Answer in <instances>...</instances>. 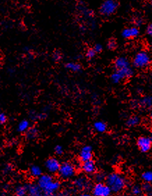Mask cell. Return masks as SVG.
Instances as JSON below:
<instances>
[{
	"instance_id": "5bb4252c",
	"label": "cell",
	"mask_w": 152,
	"mask_h": 196,
	"mask_svg": "<svg viewBox=\"0 0 152 196\" xmlns=\"http://www.w3.org/2000/svg\"><path fill=\"white\" fill-rule=\"evenodd\" d=\"M130 66V62L126 57H119L115 61V67L117 70Z\"/></svg>"
},
{
	"instance_id": "60d3db41",
	"label": "cell",
	"mask_w": 152,
	"mask_h": 196,
	"mask_svg": "<svg viewBox=\"0 0 152 196\" xmlns=\"http://www.w3.org/2000/svg\"><path fill=\"white\" fill-rule=\"evenodd\" d=\"M0 65H1V60H0Z\"/></svg>"
},
{
	"instance_id": "52a82bcc",
	"label": "cell",
	"mask_w": 152,
	"mask_h": 196,
	"mask_svg": "<svg viewBox=\"0 0 152 196\" xmlns=\"http://www.w3.org/2000/svg\"><path fill=\"white\" fill-rule=\"evenodd\" d=\"M73 186L78 191H86L91 189V182L84 175H79L73 181Z\"/></svg>"
},
{
	"instance_id": "1f68e13d",
	"label": "cell",
	"mask_w": 152,
	"mask_h": 196,
	"mask_svg": "<svg viewBox=\"0 0 152 196\" xmlns=\"http://www.w3.org/2000/svg\"><path fill=\"white\" fill-rule=\"evenodd\" d=\"M116 47H117V43H116L115 40H111L109 41V43L108 44V47L109 48V49H111V50L115 49L116 48Z\"/></svg>"
},
{
	"instance_id": "7402d4cb",
	"label": "cell",
	"mask_w": 152,
	"mask_h": 196,
	"mask_svg": "<svg viewBox=\"0 0 152 196\" xmlns=\"http://www.w3.org/2000/svg\"><path fill=\"white\" fill-rule=\"evenodd\" d=\"M66 67L67 69L73 71V72H79L80 69H81V66H80V64L73 63V62L68 63L66 65Z\"/></svg>"
},
{
	"instance_id": "7a4b0ae2",
	"label": "cell",
	"mask_w": 152,
	"mask_h": 196,
	"mask_svg": "<svg viewBox=\"0 0 152 196\" xmlns=\"http://www.w3.org/2000/svg\"><path fill=\"white\" fill-rule=\"evenodd\" d=\"M106 184L108 185L112 193L120 194L126 188L127 181L123 175L119 173H112L105 178Z\"/></svg>"
},
{
	"instance_id": "ac0fdd59",
	"label": "cell",
	"mask_w": 152,
	"mask_h": 196,
	"mask_svg": "<svg viewBox=\"0 0 152 196\" xmlns=\"http://www.w3.org/2000/svg\"><path fill=\"white\" fill-rule=\"evenodd\" d=\"M94 127L96 132L99 133H104L107 130V124L103 121H97L94 124Z\"/></svg>"
},
{
	"instance_id": "44dd1931",
	"label": "cell",
	"mask_w": 152,
	"mask_h": 196,
	"mask_svg": "<svg viewBox=\"0 0 152 196\" xmlns=\"http://www.w3.org/2000/svg\"><path fill=\"white\" fill-rule=\"evenodd\" d=\"M27 188L26 185L17 186L15 189V194L16 196H24L26 195Z\"/></svg>"
},
{
	"instance_id": "603a6c76",
	"label": "cell",
	"mask_w": 152,
	"mask_h": 196,
	"mask_svg": "<svg viewBox=\"0 0 152 196\" xmlns=\"http://www.w3.org/2000/svg\"><path fill=\"white\" fill-rule=\"evenodd\" d=\"M140 104L142 106H145V107H147V108L151 107V104H152L151 97L150 96L144 97L143 99L141 100Z\"/></svg>"
},
{
	"instance_id": "e575fe53",
	"label": "cell",
	"mask_w": 152,
	"mask_h": 196,
	"mask_svg": "<svg viewBox=\"0 0 152 196\" xmlns=\"http://www.w3.org/2000/svg\"><path fill=\"white\" fill-rule=\"evenodd\" d=\"M102 49H103V47L100 44H96V45L94 46V50L95 52H96V53L101 52V51H102Z\"/></svg>"
},
{
	"instance_id": "2e32d148",
	"label": "cell",
	"mask_w": 152,
	"mask_h": 196,
	"mask_svg": "<svg viewBox=\"0 0 152 196\" xmlns=\"http://www.w3.org/2000/svg\"><path fill=\"white\" fill-rule=\"evenodd\" d=\"M117 72L120 74L122 79L129 78L133 75V70L130 66L123 68V69L117 70Z\"/></svg>"
},
{
	"instance_id": "4dcf8cb0",
	"label": "cell",
	"mask_w": 152,
	"mask_h": 196,
	"mask_svg": "<svg viewBox=\"0 0 152 196\" xmlns=\"http://www.w3.org/2000/svg\"><path fill=\"white\" fill-rule=\"evenodd\" d=\"M55 152L57 155H61L64 152V149L61 145H56L55 147Z\"/></svg>"
},
{
	"instance_id": "7bdbcfd3",
	"label": "cell",
	"mask_w": 152,
	"mask_h": 196,
	"mask_svg": "<svg viewBox=\"0 0 152 196\" xmlns=\"http://www.w3.org/2000/svg\"><path fill=\"white\" fill-rule=\"evenodd\" d=\"M132 196H133V195H132Z\"/></svg>"
},
{
	"instance_id": "30bf717a",
	"label": "cell",
	"mask_w": 152,
	"mask_h": 196,
	"mask_svg": "<svg viewBox=\"0 0 152 196\" xmlns=\"http://www.w3.org/2000/svg\"><path fill=\"white\" fill-rule=\"evenodd\" d=\"M93 157V150L91 145H85L83 146L79 154V159L82 162L92 159Z\"/></svg>"
},
{
	"instance_id": "ba28073f",
	"label": "cell",
	"mask_w": 152,
	"mask_h": 196,
	"mask_svg": "<svg viewBox=\"0 0 152 196\" xmlns=\"http://www.w3.org/2000/svg\"><path fill=\"white\" fill-rule=\"evenodd\" d=\"M137 145L142 152H148L151 149L152 138L150 136H140L137 141Z\"/></svg>"
},
{
	"instance_id": "ffe728a7",
	"label": "cell",
	"mask_w": 152,
	"mask_h": 196,
	"mask_svg": "<svg viewBox=\"0 0 152 196\" xmlns=\"http://www.w3.org/2000/svg\"><path fill=\"white\" fill-rule=\"evenodd\" d=\"M140 123V118L137 115H133L129 118L126 121V124L129 127H135Z\"/></svg>"
},
{
	"instance_id": "b9f144b4",
	"label": "cell",
	"mask_w": 152,
	"mask_h": 196,
	"mask_svg": "<svg viewBox=\"0 0 152 196\" xmlns=\"http://www.w3.org/2000/svg\"><path fill=\"white\" fill-rule=\"evenodd\" d=\"M24 196H29V195H24Z\"/></svg>"
},
{
	"instance_id": "8d00e7d4",
	"label": "cell",
	"mask_w": 152,
	"mask_h": 196,
	"mask_svg": "<svg viewBox=\"0 0 152 196\" xmlns=\"http://www.w3.org/2000/svg\"><path fill=\"white\" fill-rule=\"evenodd\" d=\"M46 116L47 115L46 114H40L37 115V118H38V119H40V120H43L46 118Z\"/></svg>"
},
{
	"instance_id": "d4e9b609",
	"label": "cell",
	"mask_w": 152,
	"mask_h": 196,
	"mask_svg": "<svg viewBox=\"0 0 152 196\" xmlns=\"http://www.w3.org/2000/svg\"><path fill=\"white\" fill-rule=\"evenodd\" d=\"M131 193L133 196H139L142 194V190L140 186L134 185L131 189Z\"/></svg>"
},
{
	"instance_id": "9a60e30c",
	"label": "cell",
	"mask_w": 152,
	"mask_h": 196,
	"mask_svg": "<svg viewBox=\"0 0 152 196\" xmlns=\"http://www.w3.org/2000/svg\"><path fill=\"white\" fill-rule=\"evenodd\" d=\"M38 136V130L37 127H33L29 128L26 132V138L29 141H33L37 138Z\"/></svg>"
},
{
	"instance_id": "6da1fadb",
	"label": "cell",
	"mask_w": 152,
	"mask_h": 196,
	"mask_svg": "<svg viewBox=\"0 0 152 196\" xmlns=\"http://www.w3.org/2000/svg\"><path fill=\"white\" fill-rule=\"evenodd\" d=\"M37 184L46 196L56 194L61 186L59 181L55 180L52 176L48 174L41 175L38 178Z\"/></svg>"
},
{
	"instance_id": "3957f363",
	"label": "cell",
	"mask_w": 152,
	"mask_h": 196,
	"mask_svg": "<svg viewBox=\"0 0 152 196\" xmlns=\"http://www.w3.org/2000/svg\"><path fill=\"white\" fill-rule=\"evenodd\" d=\"M57 173L61 179L68 180L75 176L76 173V168L73 163L66 161L60 164Z\"/></svg>"
},
{
	"instance_id": "83f0119b",
	"label": "cell",
	"mask_w": 152,
	"mask_h": 196,
	"mask_svg": "<svg viewBox=\"0 0 152 196\" xmlns=\"http://www.w3.org/2000/svg\"><path fill=\"white\" fill-rule=\"evenodd\" d=\"M141 188H142V191H145V193H146V194H151L152 186H151V183L145 182V184L142 185Z\"/></svg>"
},
{
	"instance_id": "484cf974",
	"label": "cell",
	"mask_w": 152,
	"mask_h": 196,
	"mask_svg": "<svg viewBox=\"0 0 152 196\" xmlns=\"http://www.w3.org/2000/svg\"><path fill=\"white\" fill-rule=\"evenodd\" d=\"M121 79H122L121 75L118 72H114L111 75V80H112V82L114 83V84H117V83H120Z\"/></svg>"
},
{
	"instance_id": "d6986e66",
	"label": "cell",
	"mask_w": 152,
	"mask_h": 196,
	"mask_svg": "<svg viewBox=\"0 0 152 196\" xmlns=\"http://www.w3.org/2000/svg\"><path fill=\"white\" fill-rule=\"evenodd\" d=\"M30 123L27 120H23L20 122V123L17 125V131L19 132H26L29 128Z\"/></svg>"
},
{
	"instance_id": "8fae6325",
	"label": "cell",
	"mask_w": 152,
	"mask_h": 196,
	"mask_svg": "<svg viewBox=\"0 0 152 196\" xmlns=\"http://www.w3.org/2000/svg\"><path fill=\"white\" fill-rule=\"evenodd\" d=\"M81 170H82L83 173H85V174L87 175L94 174L96 171V163H95L94 161H93L92 159L82 162Z\"/></svg>"
},
{
	"instance_id": "4316f807",
	"label": "cell",
	"mask_w": 152,
	"mask_h": 196,
	"mask_svg": "<svg viewBox=\"0 0 152 196\" xmlns=\"http://www.w3.org/2000/svg\"><path fill=\"white\" fill-rule=\"evenodd\" d=\"M105 175L103 173H98L94 175V180L96 181L97 183L103 182L105 180Z\"/></svg>"
},
{
	"instance_id": "f35d334b",
	"label": "cell",
	"mask_w": 152,
	"mask_h": 196,
	"mask_svg": "<svg viewBox=\"0 0 152 196\" xmlns=\"http://www.w3.org/2000/svg\"><path fill=\"white\" fill-rule=\"evenodd\" d=\"M4 170H6L5 173H7V172H10L11 170V167L10 166H7L5 167Z\"/></svg>"
},
{
	"instance_id": "f546056e",
	"label": "cell",
	"mask_w": 152,
	"mask_h": 196,
	"mask_svg": "<svg viewBox=\"0 0 152 196\" xmlns=\"http://www.w3.org/2000/svg\"><path fill=\"white\" fill-rule=\"evenodd\" d=\"M47 196H71V194L70 193V191H68V190H65V191H61L59 194H55L50 195H47Z\"/></svg>"
},
{
	"instance_id": "d590c367",
	"label": "cell",
	"mask_w": 152,
	"mask_h": 196,
	"mask_svg": "<svg viewBox=\"0 0 152 196\" xmlns=\"http://www.w3.org/2000/svg\"><path fill=\"white\" fill-rule=\"evenodd\" d=\"M147 33L149 35H152V25H151V24H150V25L147 26Z\"/></svg>"
},
{
	"instance_id": "74e56055",
	"label": "cell",
	"mask_w": 152,
	"mask_h": 196,
	"mask_svg": "<svg viewBox=\"0 0 152 196\" xmlns=\"http://www.w3.org/2000/svg\"><path fill=\"white\" fill-rule=\"evenodd\" d=\"M79 196H94L91 194H89L88 192H83L82 194H80Z\"/></svg>"
},
{
	"instance_id": "836d02e7",
	"label": "cell",
	"mask_w": 152,
	"mask_h": 196,
	"mask_svg": "<svg viewBox=\"0 0 152 196\" xmlns=\"http://www.w3.org/2000/svg\"><path fill=\"white\" fill-rule=\"evenodd\" d=\"M52 57H53V59H54L55 61H59L61 59V54L59 52H55L54 54H53V56H52Z\"/></svg>"
},
{
	"instance_id": "cb8c5ba5",
	"label": "cell",
	"mask_w": 152,
	"mask_h": 196,
	"mask_svg": "<svg viewBox=\"0 0 152 196\" xmlns=\"http://www.w3.org/2000/svg\"><path fill=\"white\" fill-rule=\"evenodd\" d=\"M142 179L145 182L151 183L152 181V172L151 171H146L142 175Z\"/></svg>"
},
{
	"instance_id": "7c38bea8",
	"label": "cell",
	"mask_w": 152,
	"mask_h": 196,
	"mask_svg": "<svg viewBox=\"0 0 152 196\" xmlns=\"http://www.w3.org/2000/svg\"><path fill=\"white\" fill-rule=\"evenodd\" d=\"M27 193L29 196H42L43 192L37 184L30 183L26 185Z\"/></svg>"
},
{
	"instance_id": "8992f818",
	"label": "cell",
	"mask_w": 152,
	"mask_h": 196,
	"mask_svg": "<svg viewBox=\"0 0 152 196\" xmlns=\"http://www.w3.org/2000/svg\"><path fill=\"white\" fill-rule=\"evenodd\" d=\"M91 193L94 196H110L112 192L106 184L99 182L92 187Z\"/></svg>"
},
{
	"instance_id": "4fadbf2b",
	"label": "cell",
	"mask_w": 152,
	"mask_h": 196,
	"mask_svg": "<svg viewBox=\"0 0 152 196\" xmlns=\"http://www.w3.org/2000/svg\"><path fill=\"white\" fill-rule=\"evenodd\" d=\"M139 34H140L139 29L137 27H135V26L125 29L121 33V35L124 38H126V39H130V38H136Z\"/></svg>"
},
{
	"instance_id": "9c48e42d",
	"label": "cell",
	"mask_w": 152,
	"mask_h": 196,
	"mask_svg": "<svg viewBox=\"0 0 152 196\" xmlns=\"http://www.w3.org/2000/svg\"><path fill=\"white\" fill-rule=\"evenodd\" d=\"M45 166H46L47 171L50 173H57L60 166V163L58 161V159L55 158V157H50V158L47 159L45 163Z\"/></svg>"
},
{
	"instance_id": "277c9868",
	"label": "cell",
	"mask_w": 152,
	"mask_h": 196,
	"mask_svg": "<svg viewBox=\"0 0 152 196\" xmlns=\"http://www.w3.org/2000/svg\"><path fill=\"white\" fill-rule=\"evenodd\" d=\"M133 63L134 66L138 68H145L148 67L151 63L150 54L146 51H140L136 54L133 58Z\"/></svg>"
},
{
	"instance_id": "f1b7e54d",
	"label": "cell",
	"mask_w": 152,
	"mask_h": 196,
	"mask_svg": "<svg viewBox=\"0 0 152 196\" xmlns=\"http://www.w3.org/2000/svg\"><path fill=\"white\" fill-rule=\"evenodd\" d=\"M95 55H96V52H95L94 49H89L86 52V57L89 59L93 58Z\"/></svg>"
},
{
	"instance_id": "5b68a950",
	"label": "cell",
	"mask_w": 152,
	"mask_h": 196,
	"mask_svg": "<svg viewBox=\"0 0 152 196\" xmlns=\"http://www.w3.org/2000/svg\"><path fill=\"white\" fill-rule=\"evenodd\" d=\"M118 8V2L116 0H105L100 8V12L103 16H109L115 13Z\"/></svg>"
},
{
	"instance_id": "e0dca14e",
	"label": "cell",
	"mask_w": 152,
	"mask_h": 196,
	"mask_svg": "<svg viewBox=\"0 0 152 196\" xmlns=\"http://www.w3.org/2000/svg\"><path fill=\"white\" fill-rule=\"evenodd\" d=\"M29 174L33 177H39L42 175V169L38 166H32L29 169Z\"/></svg>"
},
{
	"instance_id": "d6a6232c",
	"label": "cell",
	"mask_w": 152,
	"mask_h": 196,
	"mask_svg": "<svg viewBox=\"0 0 152 196\" xmlns=\"http://www.w3.org/2000/svg\"><path fill=\"white\" fill-rule=\"evenodd\" d=\"M7 120V117L3 112L0 111V124H4Z\"/></svg>"
},
{
	"instance_id": "ab89813d",
	"label": "cell",
	"mask_w": 152,
	"mask_h": 196,
	"mask_svg": "<svg viewBox=\"0 0 152 196\" xmlns=\"http://www.w3.org/2000/svg\"><path fill=\"white\" fill-rule=\"evenodd\" d=\"M117 196H125V195H119Z\"/></svg>"
}]
</instances>
